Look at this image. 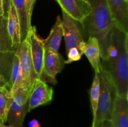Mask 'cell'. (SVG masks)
<instances>
[{"label":"cell","mask_w":128,"mask_h":127,"mask_svg":"<svg viewBox=\"0 0 128 127\" xmlns=\"http://www.w3.org/2000/svg\"><path fill=\"white\" fill-rule=\"evenodd\" d=\"M11 0H2L3 2V9H4V17L7 18L8 13L9 9H10V3Z\"/></svg>","instance_id":"cb8c5ba5"},{"label":"cell","mask_w":128,"mask_h":127,"mask_svg":"<svg viewBox=\"0 0 128 127\" xmlns=\"http://www.w3.org/2000/svg\"><path fill=\"white\" fill-rule=\"evenodd\" d=\"M79 50L84 54L90 61L96 74L100 73L102 69L101 62V51L100 45L96 38L94 37H88L86 42L83 41L79 45Z\"/></svg>","instance_id":"7c38bea8"},{"label":"cell","mask_w":128,"mask_h":127,"mask_svg":"<svg viewBox=\"0 0 128 127\" xmlns=\"http://www.w3.org/2000/svg\"><path fill=\"white\" fill-rule=\"evenodd\" d=\"M12 100V95L6 87H0V117L6 123L9 110Z\"/></svg>","instance_id":"ac0fdd59"},{"label":"cell","mask_w":128,"mask_h":127,"mask_svg":"<svg viewBox=\"0 0 128 127\" xmlns=\"http://www.w3.org/2000/svg\"><path fill=\"white\" fill-rule=\"evenodd\" d=\"M4 123H5V122H4L3 120H2V118L0 117V127H2V126L4 125Z\"/></svg>","instance_id":"4316f807"},{"label":"cell","mask_w":128,"mask_h":127,"mask_svg":"<svg viewBox=\"0 0 128 127\" xmlns=\"http://www.w3.org/2000/svg\"><path fill=\"white\" fill-rule=\"evenodd\" d=\"M59 52L45 50L41 80L55 85L57 83L56 76L63 68L64 62Z\"/></svg>","instance_id":"52a82bcc"},{"label":"cell","mask_w":128,"mask_h":127,"mask_svg":"<svg viewBox=\"0 0 128 127\" xmlns=\"http://www.w3.org/2000/svg\"><path fill=\"white\" fill-rule=\"evenodd\" d=\"M30 91L20 87L13 95L7 122L11 127H23L24 120L28 112Z\"/></svg>","instance_id":"5b68a950"},{"label":"cell","mask_w":128,"mask_h":127,"mask_svg":"<svg viewBox=\"0 0 128 127\" xmlns=\"http://www.w3.org/2000/svg\"><path fill=\"white\" fill-rule=\"evenodd\" d=\"M2 127H11V126H10V125H8V126H6V125H4V126H2Z\"/></svg>","instance_id":"83f0119b"},{"label":"cell","mask_w":128,"mask_h":127,"mask_svg":"<svg viewBox=\"0 0 128 127\" xmlns=\"http://www.w3.org/2000/svg\"><path fill=\"white\" fill-rule=\"evenodd\" d=\"M0 16H4L3 2H2V0H0Z\"/></svg>","instance_id":"484cf974"},{"label":"cell","mask_w":128,"mask_h":127,"mask_svg":"<svg viewBox=\"0 0 128 127\" xmlns=\"http://www.w3.org/2000/svg\"><path fill=\"white\" fill-rule=\"evenodd\" d=\"M63 36L62 19L60 16H57L56 21L49 34L48 37L43 41V46L45 50L58 52L61 40Z\"/></svg>","instance_id":"9a60e30c"},{"label":"cell","mask_w":128,"mask_h":127,"mask_svg":"<svg viewBox=\"0 0 128 127\" xmlns=\"http://www.w3.org/2000/svg\"><path fill=\"white\" fill-rule=\"evenodd\" d=\"M16 51H0V87L7 88L13 57Z\"/></svg>","instance_id":"2e32d148"},{"label":"cell","mask_w":128,"mask_h":127,"mask_svg":"<svg viewBox=\"0 0 128 127\" xmlns=\"http://www.w3.org/2000/svg\"><path fill=\"white\" fill-rule=\"evenodd\" d=\"M11 1L14 6L20 21L21 41H22L26 38L28 33L30 29L28 24L24 0H11Z\"/></svg>","instance_id":"e0dca14e"},{"label":"cell","mask_w":128,"mask_h":127,"mask_svg":"<svg viewBox=\"0 0 128 127\" xmlns=\"http://www.w3.org/2000/svg\"><path fill=\"white\" fill-rule=\"evenodd\" d=\"M53 90L46 82L36 78L30 90L28 112L41 105L48 104L52 101Z\"/></svg>","instance_id":"8992f818"},{"label":"cell","mask_w":128,"mask_h":127,"mask_svg":"<svg viewBox=\"0 0 128 127\" xmlns=\"http://www.w3.org/2000/svg\"><path fill=\"white\" fill-rule=\"evenodd\" d=\"M111 122L113 127H128V98L116 96Z\"/></svg>","instance_id":"4fadbf2b"},{"label":"cell","mask_w":128,"mask_h":127,"mask_svg":"<svg viewBox=\"0 0 128 127\" xmlns=\"http://www.w3.org/2000/svg\"><path fill=\"white\" fill-rule=\"evenodd\" d=\"M91 11L82 25L86 36L94 37L99 42L101 58L104 59L111 42L115 26L106 0H88Z\"/></svg>","instance_id":"7a4b0ae2"},{"label":"cell","mask_w":128,"mask_h":127,"mask_svg":"<svg viewBox=\"0 0 128 127\" xmlns=\"http://www.w3.org/2000/svg\"><path fill=\"white\" fill-rule=\"evenodd\" d=\"M97 75L100 83V98L96 120L92 125L104 120L111 121L114 103L117 96L116 88L110 73L102 67L101 72Z\"/></svg>","instance_id":"3957f363"},{"label":"cell","mask_w":128,"mask_h":127,"mask_svg":"<svg viewBox=\"0 0 128 127\" xmlns=\"http://www.w3.org/2000/svg\"><path fill=\"white\" fill-rule=\"evenodd\" d=\"M128 33L114 27L106 57L101 62L111 77L117 95L128 98Z\"/></svg>","instance_id":"6da1fadb"},{"label":"cell","mask_w":128,"mask_h":127,"mask_svg":"<svg viewBox=\"0 0 128 127\" xmlns=\"http://www.w3.org/2000/svg\"><path fill=\"white\" fill-rule=\"evenodd\" d=\"M100 79H99L98 75L95 73L92 86L90 90V102H91V109H92V123L96 120V113H97L98 107L99 98H100Z\"/></svg>","instance_id":"d6986e66"},{"label":"cell","mask_w":128,"mask_h":127,"mask_svg":"<svg viewBox=\"0 0 128 127\" xmlns=\"http://www.w3.org/2000/svg\"><path fill=\"white\" fill-rule=\"evenodd\" d=\"M28 127H41V125L38 120L32 119L29 122Z\"/></svg>","instance_id":"d4e9b609"},{"label":"cell","mask_w":128,"mask_h":127,"mask_svg":"<svg viewBox=\"0 0 128 127\" xmlns=\"http://www.w3.org/2000/svg\"><path fill=\"white\" fill-rule=\"evenodd\" d=\"M7 31L10 37L11 46L16 51L18 45L21 43V32L18 17L16 9L11 1L7 16Z\"/></svg>","instance_id":"5bb4252c"},{"label":"cell","mask_w":128,"mask_h":127,"mask_svg":"<svg viewBox=\"0 0 128 127\" xmlns=\"http://www.w3.org/2000/svg\"><path fill=\"white\" fill-rule=\"evenodd\" d=\"M36 1V0H24L25 10H26V17H27L28 24L30 29L31 27V17H32L34 5Z\"/></svg>","instance_id":"7402d4cb"},{"label":"cell","mask_w":128,"mask_h":127,"mask_svg":"<svg viewBox=\"0 0 128 127\" xmlns=\"http://www.w3.org/2000/svg\"><path fill=\"white\" fill-rule=\"evenodd\" d=\"M62 33L67 52L72 47L78 48L80 44L84 41L82 33L79 29L77 21L64 11H62Z\"/></svg>","instance_id":"9c48e42d"},{"label":"cell","mask_w":128,"mask_h":127,"mask_svg":"<svg viewBox=\"0 0 128 127\" xmlns=\"http://www.w3.org/2000/svg\"><path fill=\"white\" fill-rule=\"evenodd\" d=\"M6 25L7 18L0 16V51L2 52L15 51L11 46Z\"/></svg>","instance_id":"ffe728a7"},{"label":"cell","mask_w":128,"mask_h":127,"mask_svg":"<svg viewBox=\"0 0 128 127\" xmlns=\"http://www.w3.org/2000/svg\"><path fill=\"white\" fill-rule=\"evenodd\" d=\"M62 11L82 24L91 11V7L86 0H55Z\"/></svg>","instance_id":"30bf717a"},{"label":"cell","mask_w":128,"mask_h":127,"mask_svg":"<svg viewBox=\"0 0 128 127\" xmlns=\"http://www.w3.org/2000/svg\"><path fill=\"white\" fill-rule=\"evenodd\" d=\"M16 53L20 60L21 67V87L30 91L37 76L34 70L30 43L27 37L18 45Z\"/></svg>","instance_id":"277c9868"},{"label":"cell","mask_w":128,"mask_h":127,"mask_svg":"<svg viewBox=\"0 0 128 127\" xmlns=\"http://www.w3.org/2000/svg\"><path fill=\"white\" fill-rule=\"evenodd\" d=\"M82 55V53L80 52L78 48L72 47L67 52L68 59L64 61V62L66 64H71L74 61H79L81 59Z\"/></svg>","instance_id":"44dd1931"},{"label":"cell","mask_w":128,"mask_h":127,"mask_svg":"<svg viewBox=\"0 0 128 127\" xmlns=\"http://www.w3.org/2000/svg\"><path fill=\"white\" fill-rule=\"evenodd\" d=\"M26 37L30 43L31 58L35 73L37 76V78L41 79L44 56L43 40L38 36L36 27L32 26H31Z\"/></svg>","instance_id":"ba28073f"},{"label":"cell","mask_w":128,"mask_h":127,"mask_svg":"<svg viewBox=\"0 0 128 127\" xmlns=\"http://www.w3.org/2000/svg\"><path fill=\"white\" fill-rule=\"evenodd\" d=\"M92 127H113L110 120H104L99 123H95L92 125Z\"/></svg>","instance_id":"603a6c76"},{"label":"cell","mask_w":128,"mask_h":127,"mask_svg":"<svg viewBox=\"0 0 128 127\" xmlns=\"http://www.w3.org/2000/svg\"><path fill=\"white\" fill-rule=\"evenodd\" d=\"M115 27L128 33V0H106Z\"/></svg>","instance_id":"8fae6325"},{"label":"cell","mask_w":128,"mask_h":127,"mask_svg":"<svg viewBox=\"0 0 128 127\" xmlns=\"http://www.w3.org/2000/svg\"><path fill=\"white\" fill-rule=\"evenodd\" d=\"M86 1H88V0H86Z\"/></svg>","instance_id":"f1b7e54d"}]
</instances>
